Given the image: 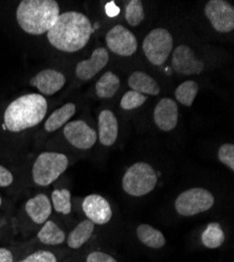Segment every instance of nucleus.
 I'll return each instance as SVG.
<instances>
[{
    "label": "nucleus",
    "instance_id": "obj_1",
    "mask_svg": "<svg viewBox=\"0 0 234 262\" xmlns=\"http://www.w3.org/2000/svg\"><path fill=\"white\" fill-rule=\"evenodd\" d=\"M93 33L91 20L76 11L60 13L47 33L50 45L63 53H76L88 45Z\"/></svg>",
    "mask_w": 234,
    "mask_h": 262
},
{
    "label": "nucleus",
    "instance_id": "obj_2",
    "mask_svg": "<svg viewBox=\"0 0 234 262\" xmlns=\"http://www.w3.org/2000/svg\"><path fill=\"white\" fill-rule=\"evenodd\" d=\"M48 101L40 94L24 95L12 101L4 113L3 127L12 134H19L39 125L46 119Z\"/></svg>",
    "mask_w": 234,
    "mask_h": 262
},
{
    "label": "nucleus",
    "instance_id": "obj_3",
    "mask_svg": "<svg viewBox=\"0 0 234 262\" xmlns=\"http://www.w3.org/2000/svg\"><path fill=\"white\" fill-rule=\"evenodd\" d=\"M60 15L55 0H23L16 9L17 24L25 33L33 36L47 34Z\"/></svg>",
    "mask_w": 234,
    "mask_h": 262
},
{
    "label": "nucleus",
    "instance_id": "obj_4",
    "mask_svg": "<svg viewBox=\"0 0 234 262\" xmlns=\"http://www.w3.org/2000/svg\"><path fill=\"white\" fill-rule=\"evenodd\" d=\"M69 166L70 160L62 152H41L32 166V181L38 187H49L68 170Z\"/></svg>",
    "mask_w": 234,
    "mask_h": 262
},
{
    "label": "nucleus",
    "instance_id": "obj_5",
    "mask_svg": "<svg viewBox=\"0 0 234 262\" xmlns=\"http://www.w3.org/2000/svg\"><path fill=\"white\" fill-rule=\"evenodd\" d=\"M158 184V174L154 167L145 162L132 165L124 173L122 188L125 193L141 198L155 190Z\"/></svg>",
    "mask_w": 234,
    "mask_h": 262
},
{
    "label": "nucleus",
    "instance_id": "obj_6",
    "mask_svg": "<svg viewBox=\"0 0 234 262\" xmlns=\"http://www.w3.org/2000/svg\"><path fill=\"white\" fill-rule=\"evenodd\" d=\"M215 205V196L205 188H191L182 192L175 202L177 213L191 217L210 210Z\"/></svg>",
    "mask_w": 234,
    "mask_h": 262
},
{
    "label": "nucleus",
    "instance_id": "obj_7",
    "mask_svg": "<svg viewBox=\"0 0 234 262\" xmlns=\"http://www.w3.org/2000/svg\"><path fill=\"white\" fill-rule=\"evenodd\" d=\"M174 49V38L166 29L153 30L143 41V51L152 64L160 67L168 59Z\"/></svg>",
    "mask_w": 234,
    "mask_h": 262
},
{
    "label": "nucleus",
    "instance_id": "obj_8",
    "mask_svg": "<svg viewBox=\"0 0 234 262\" xmlns=\"http://www.w3.org/2000/svg\"><path fill=\"white\" fill-rule=\"evenodd\" d=\"M205 15L217 32L227 34L234 29V8L225 0H210L205 6Z\"/></svg>",
    "mask_w": 234,
    "mask_h": 262
},
{
    "label": "nucleus",
    "instance_id": "obj_9",
    "mask_svg": "<svg viewBox=\"0 0 234 262\" xmlns=\"http://www.w3.org/2000/svg\"><path fill=\"white\" fill-rule=\"evenodd\" d=\"M62 134L71 146L79 150L91 149L98 139L96 131L82 120L71 121L66 124L62 128Z\"/></svg>",
    "mask_w": 234,
    "mask_h": 262
},
{
    "label": "nucleus",
    "instance_id": "obj_10",
    "mask_svg": "<svg viewBox=\"0 0 234 262\" xmlns=\"http://www.w3.org/2000/svg\"><path fill=\"white\" fill-rule=\"evenodd\" d=\"M105 41L106 46L114 54L123 57L134 55L138 49L136 36L121 25L114 27L108 32Z\"/></svg>",
    "mask_w": 234,
    "mask_h": 262
},
{
    "label": "nucleus",
    "instance_id": "obj_11",
    "mask_svg": "<svg viewBox=\"0 0 234 262\" xmlns=\"http://www.w3.org/2000/svg\"><path fill=\"white\" fill-rule=\"evenodd\" d=\"M82 210L87 216V220L91 221L95 226L109 224L113 217V210L110 203L99 194L85 196L82 203Z\"/></svg>",
    "mask_w": 234,
    "mask_h": 262
},
{
    "label": "nucleus",
    "instance_id": "obj_12",
    "mask_svg": "<svg viewBox=\"0 0 234 262\" xmlns=\"http://www.w3.org/2000/svg\"><path fill=\"white\" fill-rule=\"evenodd\" d=\"M66 83L67 77L65 74L54 69L40 71L30 80V84L44 97L54 96L65 87Z\"/></svg>",
    "mask_w": 234,
    "mask_h": 262
},
{
    "label": "nucleus",
    "instance_id": "obj_13",
    "mask_svg": "<svg viewBox=\"0 0 234 262\" xmlns=\"http://www.w3.org/2000/svg\"><path fill=\"white\" fill-rule=\"evenodd\" d=\"M173 69L183 76L199 75L204 70L203 61L199 60L188 46H179L173 53Z\"/></svg>",
    "mask_w": 234,
    "mask_h": 262
},
{
    "label": "nucleus",
    "instance_id": "obj_14",
    "mask_svg": "<svg viewBox=\"0 0 234 262\" xmlns=\"http://www.w3.org/2000/svg\"><path fill=\"white\" fill-rule=\"evenodd\" d=\"M25 214L28 220L37 227H41L48 222L53 213V207L50 196L46 193H39L29 199L24 206Z\"/></svg>",
    "mask_w": 234,
    "mask_h": 262
},
{
    "label": "nucleus",
    "instance_id": "obj_15",
    "mask_svg": "<svg viewBox=\"0 0 234 262\" xmlns=\"http://www.w3.org/2000/svg\"><path fill=\"white\" fill-rule=\"evenodd\" d=\"M110 61V54L104 48L96 49L91 58L80 61L75 69V74L78 79L89 81L100 73Z\"/></svg>",
    "mask_w": 234,
    "mask_h": 262
},
{
    "label": "nucleus",
    "instance_id": "obj_16",
    "mask_svg": "<svg viewBox=\"0 0 234 262\" xmlns=\"http://www.w3.org/2000/svg\"><path fill=\"white\" fill-rule=\"evenodd\" d=\"M154 120L159 129L163 131H172L178 125V104L173 99L163 98L155 108Z\"/></svg>",
    "mask_w": 234,
    "mask_h": 262
},
{
    "label": "nucleus",
    "instance_id": "obj_17",
    "mask_svg": "<svg viewBox=\"0 0 234 262\" xmlns=\"http://www.w3.org/2000/svg\"><path fill=\"white\" fill-rule=\"evenodd\" d=\"M66 230L61 228L54 220L50 218L48 222L40 227L36 234V240L44 247L56 248L66 244L67 239Z\"/></svg>",
    "mask_w": 234,
    "mask_h": 262
},
{
    "label": "nucleus",
    "instance_id": "obj_18",
    "mask_svg": "<svg viewBox=\"0 0 234 262\" xmlns=\"http://www.w3.org/2000/svg\"><path fill=\"white\" fill-rule=\"evenodd\" d=\"M119 125L114 113L103 111L98 119V139L103 146H113L118 138Z\"/></svg>",
    "mask_w": 234,
    "mask_h": 262
},
{
    "label": "nucleus",
    "instance_id": "obj_19",
    "mask_svg": "<svg viewBox=\"0 0 234 262\" xmlns=\"http://www.w3.org/2000/svg\"><path fill=\"white\" fill-rule=\"evenodd\" d=\"M95 231V225L89 221L84 220L80 222L68 235L66 244L71 250H79L91 239Z\"/></svg>",
    "mask_w": 234,
    "mask_h": 262
},
{
    "label": "nucleus",
    "instance_id": "obj_20",
    "mask_svg": "<svg viewBox=\"0 0 234 262\" xmlns=\"http://www.w3.org/2000/svg\"><path fill=\"white\" fill-rule=\"evenodd\" d=\"M76 114V105L74 103H67L59 107L52 113V115L46 120L44 129L46 133L52 134L55 131L63 128L66 124L74 117Z\"/></svg>",
    "mask_w": 234,
    "mask_h": 262
},
{
    "label": "nucleus",
    "instance_id": "obj_21",
    "mask_svg": "<svg viewBox=\"0 0 234 262\" xmlns=\"http://www.w3.org/2000/svg\"><path fill=\"white\" fill-rule=\"evenodd\" d=\"M129 85L132 91H135L145 96H158L161 91L158 82L153 77L140 71L134 72L131 75L129 79Z\"/></svg>",
    "mask_w": 234,
    "mask_h": 262
},
{
    "label": "nucleus",
    "instance_id": "obj_22",
    "mask_svg": "<svg viewBox=\"0 0 234 262\" xmlns=\"http://www.w3.org/2000/svg\"><path fill=\"white\" fill-rule=\"evenodd\" d=\"M136 234L140 243L150 249L159 250L166 245V238L164 234L151 225L142 224L138 226Z\"/></svg>",
    "mask_w": 234,
    "mask_h": 262
},
{
    "label": "nucleus",
    "instance_id": "obj_23",
    "mask_svg": "<svg viewBox=\"0 0 234 262\" xmlns=\"http://www.w3.org/2000/svg\"><path fill=\"white\" fill-rule=\"evenodd\" d=\"M226 240L225 232L219 223H210L207 225L201 235V242L203 246L209 250H216L221 248Z\"/></svg>",
    "mask_w": 234,
    "mask_h": 262
},
{
    "label": "nucleus",
    "instance_id": "obj_24",
    "mask_svg": "<svg viewBox=\"0 0 234 262\" xmlns=\"http://www.w3.org/2000/svg\"><path fill=\"white\" fill-rule=\"evenodd\" d=\"M120 79L113 72H106L96 83V94L99 98H113L119 91Z\"/></svg>",
    "mask_w": 234,
    "mask_h": 262
},
{
    "label": "nucleus",
    "instance_id": "obj_25",
    "mask_svg": "<svg viewBox=\"0 0 234 262\" xmlns=\"http://www.w3.org/2000/svg\"><path fill=\"white\" fill-rule=\"evenodd\" d=\"M51 203L53 211L60 215L68 216L72 213V194L67 188L55 189L51 195Z\"/></svg>",
    "mask_w": 234,
    "mask_h": 262
},
{
    "label": "nucleus",
    "instance_id": "obj_26",
    "mask_svg": "<svg viewBox=\"0 0 234 262\" xmlns=\"http://www.w3.org/2000/svg\"><path fill=\"white\" fill-rule=\"evenodd\" d=\"M62 255L51 249H38L20 257L16 262H62Z\"/></svg>",
    "mask_w": 234,
    "mask_h": 262
},
{
    "label": "nucleus",
    "instance_id": "obj_27",
    "mask_svg": "<svg viewBox=\"0 0 234 262\" xmlns=\"http://www.w3.org/2000/svg\"><path fill=\"white\" fill-rule=\"evenodd\" d=\"M199 92V85L195 81H185L181 85H179L176 90V98L178 102L183 104L184 106H191L198 95Z\"/></svg>",
    "mask_w": 234,
    "mask_h": 262
},
{
    "label": "nucleus",
    "instance_id": "obj_28",
    "mask_svg": "<svg viewBox=\"0 0 234 262\" xmlns=\"http://www.w3.org/2000/svg\"><path fill=\"white\" fill-rule=\"evenodd\" d=\"M145 18L143 5L140 0H131L125 9V19L131 27H138Z\"/></svg>",
    "mask_w": 234,
    "mask_h": 262
},
{
    "label": "nucleus",
    "instance_id": "obj_29",
    "mask_svg": "<svg viewBox=\"0 0 234 262\" xmlns=\"http://www.w3.org/2000/svg\"><path fill=\"white\" fill-rule=\"evenodd\" d=\"M147 100V96L137 93L135 91H130L124 94L121 99V107L124 111H133V109L141 107Z\"/></svg>",
    "mask_w": 234,
    "mask_h": 262
},
{
    "label": "nucleus",
    "instance_id": "obj_30",
    "mask_svg": "<svg viewBox=\"0 0 234 262\" xmlns=\"http://www.w3.org/2000/svg\"><path fill=\"white\" fill-rule=\"evenodd\" d=\"M219 161L228 167L231 171L234 170V146L231 143L222 145L218 152Z\"/></svg>",
    "mask_w": 234,
    "mask_h": 262
},
{
    "label": "nucleus",
    "instance_id": "obj_31",
    "mask_svg": "<svg viewBox=\"0 0 234 262\" xmlns=\"http://www.w3.org/2000/svg\"><path fill=\"white\" fill-rule=\"evenodd\" d=\"M85 262H118V260L109 253L102 251H93L89 253Z\"/></svg>",
    "mask_w": 234,
    "mask_h": 262
},
{
    "label": "nucleus",
    "instance_id": "obj_32",
    "mask_svg": "<svg viewBox=\"0 0 234 262\" xmlns=\"http://www.w3.org/2000/svg\"><path fill=\"white\" fill-rule=\"evenodd\" d=\"M15 181L13 172L0 164V188H9Z\"/></svg>",
    "mask_w": 234,
    "mask_h": 262
},
{
    "label": "nucleus",
    "instance_id": "obj_33",
    "mask_svg": "<svg viewBox=\"0 0 234 262\" xmlns=\"http://www.w3.org/2000/svg\"><path fill=\"white\" fill-rule=\"evenodd\" d=\"M17 258L12 249L0 247V262H16Z\"/></svg>",
    "mask_w": 234,
    "mask_h": 262
},
{
    "label": "nucleus",
    "instance_id": "obj_34",
    "mask_svg": "<svg viewBox=\"0 0 234 262\" xmlns=\"http://www.w3.org/2000/svg\"><path fill=\"white\" fill-rule=\"evenodd\" d=\"M3 205H4V200H3V198H2V195H0V208L3 207Z\"/></svg>",
    "mask_w": 234,
    "mask_h": 262
}]
</instances>
